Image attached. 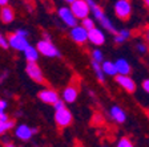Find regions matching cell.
Returning a JSON list of instances; mask_svg holds the SVG:
<instances>
[{"instance_id": "10", "label": "cell", "mask_w": 149, "mask_h": 147, "mask_svg": "<svg viewBox=\"0 0 149 147\" xmlns=\"http://www.w3.org/2000/svg\"><path fill=\"white\" fill-rule=\"evenodd\" d=\"M88 41H91L93 45H102L105 43V35L101 29L93 27L88 31Z\"/></svg>"}, {"instance_id": "12", "label": "cell", "mask_w": 149, "mask_h": 147, "mask_svg": "<svg viewBox=\"0 0 149 147\" xmlns=\"http://www.w3.org/2000/svg\"><path fill=\"white\" fill-rule=\"evenodd\" d=\"M37 130L36 129H31V127H28L27 125H20L16 129V137L19 139H22V141H29L32 138V135L36 134Z\"/></svg>"}, {"instance_id": "9", "label": "cell", "mask_w": 149, "mask_h": 147, "mask_svg": "<svg viewBox=\"0 0 149 147\" xmlns=\"http://www.w3.org/2000/svg\"><path fill=\"white\" fill-rule=\"evenodd\" d=\"M116 82L128 93H133L136 90V84L128 74H116Z\"/></svg>"}, {"instance_id": "15", "label": "cell", "mask_w": 149, "mask_h": 147, "mask_svg": "<svg viewBox=\"0 0 149 147\" xmlns=\"http://www.w3.org/2000/svg\"><path fill=\"white\" fill-rule=\"evenodd\" d=\"M23 52H24L25 60H27L28 62H36L37 61V58H39V52H37L36 46H32L28 44Z\"/></svg>"}, {"instance_id": "5", "label": "cell", "mask_w": 149, "mask_h": 147, "mask_svg": "<svg viewBox=\"0 0 149 147\" xmlns=\"http://www.w3.org/2000/svg\"><path fill=\"white\" fill-rule=\"evenodd\" d=\"M72 114L71 111L67 109V107H61V109H57L55 110V121L57 123V126L60 127H67L72 123Z\"/></svg>"}, {"instance_id": "27", "label": "cell", "mask_w": 149, "mask_h": 147, "mask_svg": "<svg viewBox=\"0 0 149 147\" xmlns=\"http://www.w3.org/2000/svg\"><path fill=\"white\" fill-rule=\"evenodd\" d=\"M65 106V102L63 101V99H57V101L53 104V107H55V110H57V109H61V107H64Z\"/></svg>"}, {"instance_id": "28", "label": "cell", "mask_w": 149, "mask_h": 147, "mask_svg": "<svg viewBox=\"0 0 149 147\" xmlns=\"http://www.w3.org/2000/svg\"><path fill=\"white\" fill-rule=\"evenodd\" d=\"M137 49H139L141 53H145L146 52V46L145 44H137Z\"/></svg>"}, {"instance_id": "3", "label": "cell", "mask_w": 149, "mask_h": 147, "mask_svg": "<svg viewBox=\"0 0 149 147\" xmlns=\"http://www.w3.org/2000/svg\"><path fill=\"white\" fill-rule=\"evenodd\" d=\"M69 8H71L72 13L76 16V19H84L87 16H89L91 13L89 7H88V4L84 0H74L73 3H71Z\"/></svg>"}, {"instance_id": "24", "label": "cell", "mask_w": 149, "mask_h": 147, "mask_svg": "<svg viewBox=\"0 0 149 147\" xmlns=\"http://www.w3.org/2000/svg\"><path fill=\"white\" fill-rule=\"evenodd\" d=\"M92 60L93 61H97V62H101L104 60V56H102V52L100 49H95L92 52Z\"/></svg>"}, {"instance_id": "31", "label": "cell", "mask_w": 149, "mask_h": 147, "mask_svg": "<svg viewBox=\"0 0 149 147\" xmlns=\"http://www.w3.org/2000/svg\"><path fill=\"white\" fill-rule=\"evenodd\" d=\"M64 1H65V3H68V4H71V3H73L74 0H64Z\"/></svg>"}, {"instance_id": "22", "label": "cell", "mask_w": 149, "mask_h": 147, "mask_svg": "<svg viewBox=\"0 0 149 147\" xmlns=\"http://www.w3.org/2000/svg\"><path fill=\"white\" fill-rule=\"evenodd\" d=\"M81 25H83L87 31H89V29H92L93 27H96L95 25V20L93 19H91L89 16H87V17H84V19H81Z\"/></svg>"}, {"instance_id": "30", "label": "cell", "mask_w": 149, "mask_h": 147, "mask_svg": "<svg viewBox=\"0 0 149 147\" xmlns=\"http://www.w3.org/2000/svg\"><path fill=\"white\" fill-rule=\"evenodd\" d=\"M7 4H8V0H0V7L7 6Z\"/></svg>"}, {"instance_id": "29", "label": "cell", "mask_w": 149, "mask_h": 147, "mask_svg": "<svg viewBox=\"0 0 149 147\" xmlns=\"http://www.w3.org/2000/svg\"><path fill=\"white\" fill-rule=\"evenodd\" d=\"M143 89L145 90V92H149V80L143 81Z\"/></svg>"}, {"instance_id": "18", "label": "cell", "mask_w": 149, "mask_h": 147, "mask_svg": "<svg viewBox=\"0 0 149 147\" xmlns=\"http://www.w3.org/2000/svg\"><path fill=\"white\" fill-rule=\"evenodd\" d=\"M100 65H101L102 73L107 74V76H116V74H117L115 62H112V61H104V60H102V61L100 62Z\"/></svg>"}, {"instance_id": "32", "label": "cell", "mask_w": 149, "mask_h": 147, "mask_svg": "<svg viewBox=\"0 0 149 147\" xmlns=\"http://www.w3.org/2000/svg\"><path fill=\"white\" fill-rule=\"evenodd\" d=\"M143 1H144L145 4H148V3H149V0H143Z\"/></svg>"}, {"instance_id": "11", "label": "cell", "mask_w": 149, "mask_h": 147, "mask_svg": "<svg viewBox=\"0 0 149 147\" xmlns=\"http://www.w3.org/2000/svg\"><path fill=\"white\" fill-rule=\"evenodd\" d=\"M39 98H40V101L44 102V104L53 105L59 99V94H57V92H55L52 89H45L39 93Z\"/></svg>"}, {"instance_id": "16", "label": "cell", "mask_w": 149, "mask_h": 147, "mask_svg": "<svg viewBox=\"0 0 149 147\" xmlns=\"http://www.w3.org/2000/svg\"><path fill=\"white\" fill-rule=\"evenodd\" d=\"M116 65V70H117V74H129L130 70H132V68H130V64L124 60V58H120L117 61L115 62Z\"/></svg>"}, {"instance_id": "4", "label": "cell", "mask_w": 149, "mask_h": 147, "mask_svg": "<svg viewBox=\"0 0 149 147\" xmlns=\"http://www.w3.org/2000/svg\"><path fill=\"white\" fill-rule=\"evenodd\" d=\"M7 41H8V46L16 49V50H20V52H23L25 49V46L29 44L27 40V36H22V35L16 33V32L9 35Z\"/></svg>"}, {"instance_id": "20", "label": "cell", "mask_w": 149, "mask_h": 147, "mask_svg": "<svg viewBox=\"0 0 149 147\" xmlns=\"http://www.w3.org/2000/svg\"><path fill=\"white\" fill-rule=\"evenodd\" d=\"M92 68H93V70H95V73H96L97 80H99L100 82H104V81H105V74L102 73V70H101V65H100V62L93 61V60H92Z\"/></svg>"}, {"instance_id": "14", "label": "cell", "mask_w": 149, "mask_h": 147, "mask_svg": "<svg viewBox=\"0 0 149 147\" xmlns=\"http://www.w3.org/2000/svg\"><path fill=\"white\" fill-rule=\"evenodd\" d=\"M77 94H79V92L76 88L68 86V88L63 92V101L67 102V104H72V102H74L77 99Z\"/></svg>"}, {"instance_id": "1", "label": "cell", "mask_w": 149, "mask_h": 147, "mask_svg": "<svg viewBox=\"0 0 149 147\" xmlns=\"http://www.w3.org/2000/svg\"><path fill=\"white\" fill-rule=\"evenodd\" d=\"M36 49H37V52H39V55L47 56V57H59L60 56L59 49L53 45L52 41L47 40V39L39 41L36 45Z\"/></svg>"}, {"instance_id": "2", "label": "cell", "mask_w": 149, "mask_h": 147, "mask_svg": "<svg viewBox=\"0 0 149 147\" xmlns=\"http://www.w3.org/2000/svg\"><path fill=\"white\" fill-rule=\"evenodd\" d=\"M115 13L121 20H128L132 13V6H130L129 0H116Z\"/></svg>"}, {"instance_id": "6", "label": "cell", "mask_w": 149, "mask_h": 147, "mask_svg": "<svg viewBox=\"0 0 149 147\" xmlns=\"http://www.w3.org/2000/svg\"><path fill=\"white\" fill-rule=\"evenodd\" d=\"M25 72H27V74L29 76V78L33 80L35 82L44 84V81H45V78H44V76H43V72H41L40 68L37 66L36 62H28L27 68H25Z\"/></svg>"}, {"instance_id": "25", "label": "cell", "mask_w": 149, "mask_h": 147, "mask_svg": "<svg viewBox=\"0 0 149 147\" xmlns=\"http://www.w3.org/2000/svg\"><path fill=\"white\" fill-rule=\"evenodd\" d=\"M117 146L118 147H132L133 146V143H132L128 138H121L120 141L117 142Z\"/></svg>"}, {"instance_id": "17", "label": "cell", "mask_w": 149, "mask_h": 147, "mask_svg": "<svg viewBox=\"0 0 149 147\" xmlns=\"http://www.w3.org/2000/svg\"><path fill=\"white\" fill-rule=\"evenodd\" d=\"M111 117L117 123H124L125 119H127V115H125L124 110H123V109H120L118 106H113L111 109Z\"/></svg>"}, {"instance_id": "26", "label": "cell", "mask_w": 149, "mask_h": 147, "mask_svg": "<svg viewBox=\"0 0 149 147\" xmlns=\"http://www.w3.org/2000/svg\"><path fill=\"white\" fill-rule=\"evenodd\" d=\"M0 46H1V48H4V49L9 48V46H8V41H7V39L1 33H0Z\"/></svg>"}, {"instance_id": "33", "label": "cell", "mask_w": 149, "mask_h": 147, "mask_svg": "<svg viewBox=\"0 0 149 147\" xmlns=\"http://www.w3.org/2000/svg\"><path fill=\"white\" fill-rule=\"evenodd\" d=\"M28 1H29V0H28Z\"/></svg>"}, {"instance_id": "23", "label": "cell", "mask_w": 149, "mask_h": 147, "mask_svg": "<svg viewBox=\"0 0 149 147\" xmlns=\"http://www.w3.org/2000/svg\"><path fill=\"white\" fill-rule=\"evenodd\" d=\"M6 107H7V102L0 98V119L3 121L8 119V115L6 114Z\"/></svg>"}, {"instance_id": "13", "label": "cell", "mask_w": 149, "mask_h": 147, "mask_svg": "<svg viewBox=\"0 0 149 147\" xmlns=\"http://www.w3.org/2000/svg\"><path fill=\"white\" fill-rule=\"evenodd\" d=\"M13 19H15V11H13V8H11L8 4L1 7V9H0V20L4 24H9V23L13 21Z\"/></svg>"}, {"instance_id": "21", "label": "cell", "mask_w": 149, "mask_h": 147, "mask_svg": "<svg viewBox=\"0 0 149 147\" xmlns=\"http://www.w3.org/2000/svg\"><path fill=\"white\" fill-rule=\"evenodd\" d=\"M13 127V121H11L8 118V119L3 121V119H0V135L4 134V133H7L8 130H11Z\"/></svg>"}, {"instance_id": "7", "label": "cell", "mask_w": 149, "mask_h": 147, "mask_svg": "<svg viewBox=\"0 0 149 147\" xmlns=\"http://www.w3.org/2000/svg\"><path fill=\"white\" fill-rule=\"evenodd\" d=\"M57 13H59V17L61 19L63 23H64L67 27H73V25L77 24V19L72 13L69 7H60Z\"/></svg>"}, {"instance_id": "8", "label": "cell", "mask_w": 149, "mask_h": 147, "mask_svg": "<svg viewBox=\"0 0 149 147\" xmlns=\"http://www.w3.org/2000/svg\"><path fill=\"white\" fill-rule=\"evenodd\" d=\"M71 37L72 40L74 41V43L77 44H84L85 41L88 40V31L85 29V28L83 27V25H73V27H71Z\"/></svg>"}, {"instance_id": "19", "label": "cell", "mask_w": 149, "mask_h": 147, "mask_svg": "<svg viewBox=\"0 0 149 147\" xmlns=\"http://www.w3.org/2000/svg\"><path fill=\"white\" fill-rule=\"evenodd\" d=\"M130 36V32L128 29H121V31H117L115 33V43L116 44H121L127 41Z\"/></svg>"}]
</instances>
